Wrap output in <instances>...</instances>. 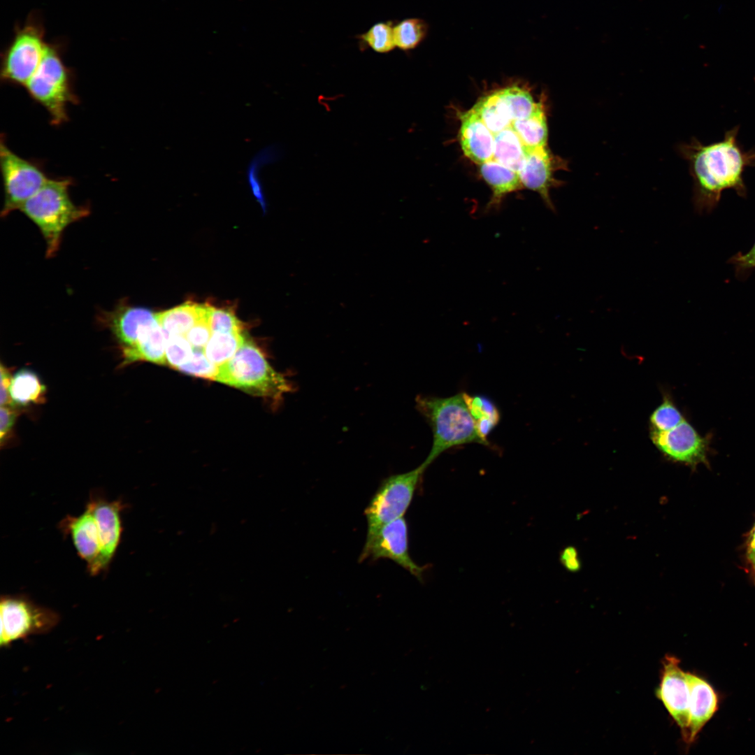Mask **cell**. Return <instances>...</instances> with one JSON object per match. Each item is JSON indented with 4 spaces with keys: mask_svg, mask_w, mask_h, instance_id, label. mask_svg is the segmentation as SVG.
<instances>
[{
    "mask_svg": "<svg viewBox=\"0 0 755 755\" xmlns=\"http://www.w3.org/2000/svg\"><path fill=\"white\" fill-rule=\"evenodd\" d=\"M739 127L727 131L718 142L704 145L696 138L679 146L682 157L689 163L693 181V201L696 210L709 213L720 201L724 190L732 189L747 195L744 173L755 166V149L745 150L738 141Z\"/></svg>",
    "mask_w": 755,
    "mask_h": 755,
    "instance_id": "obj_1",
    "label": "cell"
},
{
    "mask_svg": "<svg viewBox=\"0 0 755 755\" xmlns=\"http://www.w3.org/2000/svg\"><path fill=\"white\" fill-rule=\"evenodd\" d=\"M67 45L63 37L48 41L37 69L24 87L32 100L45 109L55 126L67 122V106L80 101L74 89L76 73L64 59Z\"/></svg>",
    "mask_w": 755,
    "mask_h": 755,
    "instance_id": "obj_2",
    "label": "cell"
},
{
    "mask_svg": "<svg viewBox=\"0 0 755 755\" xmlns=\"http://www.w3.org/2000/svg\"><path fill=\"white\" fill-rule=\"evenodd\" d=\"M72 183L69 178H49L20 209L41 231L47 258L55 256L64 230L89 214L88 206H77L71 199Z\"/></svg>",
    "mask_w": 755,
    "mask_h": 755,
    "instance_id": "obj_3",
    "label": "cell"
},
{
    "mask_svg": "<svg viewBox=\"0 0 755 755\" xmlns=\"http://www.w3.org/2000/svg\"><path fill=\"white\" fill-rule=\"evenodd\" d=\"M415 402L433 432L431 451L422 463L426 468L453 447L472 443L484 445L462 393L449 397L419 396Z\"/></svg>",
    "mask_w": 755,
    "mask_h": 755,
    "instance_id": "obj_4",
    "label": "cell"
},
{
    "mask_svg": "<svg viewBox=\"0 0 755 755\" xmlns=\"http://www.w3.org/2000/svg\"><path fill=\"white\" fill-rule=\"evenodd\" d=\"M43 14L29 12L24 22H15L13 36L0 54L2 83L24 87L38 68L48 41Z\"/></svg>",
    "mask_w": 755,
    "mask_h": 755,
    "instance_id": "obj_5",
    "label": "cell"
},
{
    "mask_svg": "<svg viewBox=\"0 0 755 755\" xmlns=\"http://www.w3.org/2000/svg\"><path fill=\"white\" fill-rule=\"evenodd\" d=\"M215 380L273 399H280L292 389L288 380L271 367L254 343L246 339L229 360L218 366Z\"/></svg>",
    "mask_w": 755,
    "mask_h": 755,
    "instance_id": "obj_6",
    "label": "cell"
},
{
    "mask_svg": "<svg viewBox=\"0 0 755 755\" xmlns=\"http://www.w3.org/2000/svg\"><path fill=\"white\" fill-rule=\"evenodd\" d=\"M0 617L1 648L31 635L47 633L60 621L57 612L21 594L1 597Z\"/></svg>",
    "mask_w": 755,
    "mask_h": 755,
    "instance_id": "obj_7",
    "label": "cell"
},
{
    "mask_svg": "<svg viewBox=\"0 0 755 755\" xmlns=\"http://www.w3.org/2000/svg\"><path fill=\"white\" fill-rule=\"evenodd\" d=\"M426 469L422 463L410 471L390 475L382 481L364 510L368 526L366 537L375 534L384 524L403 517Z\"/></svg>",
    "mask_w": 755,
    "mask_h": 755,
    "instance_id": "obj_8",
    "label": "cell"
},
{
    "mask_svg": "<svg viewBox=\"0 0 755 755\" xmlns=\"http://www.w3.org/2000/svg\"><path fill=\"white\" fill-rule=\"evenodd\" d=\"M0 169L4 192L1 217L20 210L50 178L40 162L22 158L10 150L3 134L0 143Z\"/></svg>",
    "mask_w": 755,
    "mask_h": 755,
    "instance_id": "obj_9",
    "label": "cell"
},
{
    "mask_svg": "<svg viewBox=\"0 0 755 755\" xmlns=\"http://www.w3.org/2000/svg\"><path fill=\"white\" fill-rule=\"evenodd\" d=\"M408 544V524L405 518L401 517L384 524L373 535L366 537L359 561L368 558L372 560L388 559L422 581L425 568L412 560Z\"/></svg>",
    "mask_w": 755,
    "mask_h": 755,
    "instance_id": "obj_10",
    "label": "cell"
},
{
    "mask_svg": "<svg viewBox=\"0 0 755 755\" xmlns=\"http://www.w3.org/2000/svg\"><path fill=\"white\" fill-rule=\"evenodd\" d=\"M649 437L668 460L691 467L707 463L710 437H702L685 419L669 431L649 430Z\"/></svg>",
    "mask_w": 755,
    "mask_h": 755,
    "instance_id": "obj_11",
    "label": "cell"
},
{
    "mask_svg": "<svg viewBox=\"0 0 755 755\" xmlns=\"http://www.w3.org/2000/svg\"><path fill=\"white\" fill-rule=\"evenodd\" d=\"M656 694L680 727L683 738L689 721L690 689L686 673L680 668L677 658L670 655L663 658Z\"/></svg>",
    "mask_w": 755,
    "mask_h": 755,
    "instance_id": "obj_12",
    "label": "cell"
},
{
    "mask_svg": "<svg viewBox=\"0 0 755 755\" xmlns=\"http://www.w3.org/2000/svg\"><path fill=\"white\" fill-rule=\"evenodd\" d=\"M89 502L97 524L100 550L96 559L87 570L90 575H96L107 569L119 546L122 533L121 512L123 503L119 500L109 501L96 495L91 496Z\"/></svg>",
    "mask_w": 755,
    "mask_h": 755,
    "instance_id": "obj_13",
    "label": "cell"
},
{
    "mask_svg": "<svg viewBox=\"0 0 755 755\" xmlns=\"http://www.w3.org/2000/svg\"><path fill=\"white\" fill-rule=\"evenodd\" d=\"M568 161L553 155L547 146L530 150L519 171L522 185L538 192L547 206L552 210L555 207L550 199L549 191L563 183L554 178L557 170H568Z\"/></svg>",
    "mask_w": 755,
    "mask_h": 755,
    "instance_id": "obj_14",
    "label": "cell"
},
{
    "mask_svg": "<svg viewBox=\"0 0 755 755\" xmlns=\"http://www.w3.org/2000/svg\"><path fill=\"white\" fill-rule=\"evenodd\" d=\"M686 677L690 689L689 721L682 739L691 745L717 711L719 699L714 688L705 680L689 672H686Z\"/></svg>",
    "mask_w": 755,
    "mask_h": 755,
    "instance_id": "obj_15",
    "label": "cell"
},
{
    "mask_svg": "<svg viewBox=\"0 0 755 755\" xmlns=\"http://www.w3.org/2000/svg\"><path fill=\"white\" fill-rule=\"evenodd\" d=\"M106 320L123 349L133 347L143 331L157 320V313L149 309L121 302L113 311L106 315Z\"/></svg>",
    "mask_w": 755,
    "mask_h": 755,
    "instance_id": "obj_16",
    "label": "cell"
},
{
    "mask_svg": "<svg viewBox=\"0 0 755 755\" xmlns=\"http://www.w3.org/2000/svg\"><path fill=\"white\" fill-rule=\"evenodd\" d=\"M459 141L466 157L475 163L493 159L494 135L473 109L461 117Z\"/></svg>",
    "mask_w": 755,
    "mask_h": 755,
    "instance_id": "obj_17",
    "label": "cell"
},
{
    "mask_svg": "<svg viewBox=\"0 0 755 755\" xmlns=\"http://www.w3.org/2000/svg\"><path fill=\"white\" fill-rule=\"evenodd\" d=\"M62 528L71 535L78 554L89 568L100 550L99 531L91 503L88 502L80 515L66 516L62 522Z\"/></svg>",
    "mask_w": 755,
    "mask_h": 755,
    "instance_id": "obj_18",
    "label": "cell"
},
{
    "mask_svg": "<svg viewBox=\"0 0 755 755\" xmlns=\"http://www.w3.org/2000/svg\"><path fill=\"white\" fill-rule=\"evenodd\" d=\"M166 343L164 333L157 319L143 331L133 347L122 349L123 363L147 361L164 364L166 362Z\"/></svg>",
    "mask_w": 755,
    "mask_h": 755,
    "instance_id": "obj_19",
    "label": "cell"
},
{
    "mask_svg": "<svg viewBox=\"0 0 755 755\" xmlns=\"http://www.w3.org/2000/svg\"><path fill=\"white\" fill-rule=\"evenodd\" d=\"M208 315V304L187 301L173 308L157 313L166 339L171 336H185L199 321Z\"/></svg>",
    "mask_w": 755,
    "mask_h": 755,
    "instance_id": "obj_20",
    "label": "cell"
},
{
    "mask_svg": "<svg viewBox=\"0 0 755 755\" xmlns=\"http://www.w3.org/2000/svg\"><path fill=\"white\" fill-rule=\"evenodd\" d=\"M480 173L493 192L491 206L498 205L504 196L523 186L517 171L493 159L480 164Z\"/></svg>",
    "mask_w": 755,
    "mask_h": 755,
    "instance_id": "obj_21",
    "label": "cell"
},
{
    "mask_svg": "<svg viewBox=\"0 0 755 755\" xmlns=\"http://www.w3.org/2000/svg\"><path fill=\"white\" fill-rule=\"evenodd\" d=\"M529 150L512 124L494 134L493 159L517 173L522 168Z\"/></svg>",
    "mask_w": 755,
    "mask_h": 755,
    "instance_id": "obj_22",
    "label": "cell"
},
{
    "mask_svg": "<svg viewBox=\"0 0 755 755\" xmlns=\"http://www.w3.org/2000/svg\"><path fill=\"white\" fill-rule=\"evenodd\" d=\"M9 393L13 405L25 406L43 403L45 387L36 373L24 368L11 378Z\"/></svg>",
    "mask_w": 755,
    "mask_h": 755,
    "instance_id": "obj_23",
    "label": "cell"
},
{
    "mask_svg": "<svg viewBox=\"0 0 755 755\" xmlns=\"http://www.w3.org/2000/svg\"><path fill=\"white\" fill-rule=\"evenodd\" d=\"M472 109L494 135L512 122L501 90L482 97Z\"/></svg>",
    "mask_w": 755,
    "mask_h": 755,
    "instance_id": "obj_24",
    "label": "cell"
},
{
    "mask_svg": "<svg viewBox=\"0 0 755 755\" xmlns=\"http://www.w3.org/2000/svg\"><path fill=\"white\" fill-rule=\"evenodd\" d=\"M512 125L528 150L547 146V124L542 103L530 117L514 120Z\"/></svg>",
    "mask_w": 755,
    "mask_h": 755,
    "instance_id": "obj_25",
    "label": "cell"
},
{
    "mask_svg": "<svg viewBox=\"0 0 755 755\" xmlns=\"http://www.w3.org/2000/svg\"><path fill=\"white\" fill-rule=\"evenodd\" d=\"M280 152L279 149L275 145L264 147L253 156L247 166L245 172L247 183L252 196L264 213L266 210V200L260 178V171L265 165L278 161Z\"/></svg>",
    "mask_w": 755,
    "mask_h": 755,
    "instance_id": "obj_26",
    "label": "cell"
},
{
    "mask_svg": "<svg viewBox=\"0 0 755 755\" xmlns=\"http://www.w3.org/2000/svg\"><path fill=\"white\" fill-rule=\"evenodd\" d=\"M427 22L417 17L406 18L394 24V36L396 47L409 52L417 48L429 34Z\"/></svg>",
    "mask_w": 755,
    "mask_h": 755,
    "instance_id": "obj_27",
    "label": "cell"
},
{
    "mask_svg": "<svg viewBox=\"0 0 755 755\" xmlns=\"http://www.w3.org/2000/svg\"><path fill=\"white\" fill-rule=\"evenodd\" d=\"M394 22H379L372 25L366 31L357 35L361 50L369 48L377 53L386 54L396 47L394 36Z\"/></svg>",
    "mask_w": 755,
    "mask_h": 755,
    "instance_id": "obj_28",
    "label": "cell"
},
{
    "mask_svg": "<svg viewBox=\"0 0 755 755\" xmlns=\"http://www.w3.org/2000/svg\"><path fill=\"white\" fill-rule=\"evenodd\" d=\"M245 340L242 333H213L204 347V352L213 364L219 366L235 354Z\"/></svg>",
    "mask_w": 755,
    "mask_h": 755,
    "instance_id": "obj_29",
    "label": "cell"
},
{
    "mask_svg": "<svg viewBox=\"0 0 755 755\" xmlns=\"http://www.w3.org/2000/svg\"><path fill=\"white\" fill-rule=\"evenodd\" d=\"M501 92L512 121L530 117L541 103H535L527 91L517 86H510Z\"/></svg>",
    "mask_w": 755,
    "mask_h": 755,
    "instance_id": "obj_30",
    "label": "cell"
},
{
    "mask_svg": "<svg viewBox=\"0 0 755 755\" xmlns=\"http://www.w3.org/2000/svg\"><path fill=\"white\" fill-rule=\"evenodd\" d=\"M684 419L675 406L670 396L664 392L662 403L652 412L649 417V430L669 431Z\"/></svg>",
    "mask_w": 755,
    "mask_h": 755,
    "instance_id": "obj_31",
    "label": "cell"
},
{
    "mask_svg": "<svg viewBox=\"0 0 755 755\" xmlns=\"http://www.w3.org/2000/svg\"><path fill=\"white\" fill-rule=\"evenodd\" d=\"M209 324L212 333H242L243 324L230 308H215L208 305Z\"/></svg>",
    "mask_w": 755,
    "mask_h": 755,
    "instance_id": "obj_32",
    "label": "cell"
},
{
    "mask_svg": "<svg viewBox=\"0 0 755 755\" xmlns=\"http://www.w3.org/2000/svg\"><path fill=\"white\" fill-rule=\"evenodd\" d=\"M177 369L187 374L215 380L218 366L207 358L203 349L193 348L189 358Z\"/></svg>",
    "mask_w": 755,
    "mask_h": 755,
    "instance_id": "obj_33",
    "label": "cell"
},
{
    "mask_svg": "<svg viewBox=\"0 0 755 755\" xmlns=\"http://www.w3.org/2000/svg\"><path fill=\"white\" fill-rule=\"evenodd\" d=\"M193 347L185 336H171L166 338V361L169 366L178 368L191 356Z\"/></svg>",
    "mask_w": 755,
    "mask_h": 755,
    "instance_id": "obj_34",
    "label": "cell"
},
{
    "mask_svg": "<svg viewBox=\"0 0 755 755\" xmlns=\"http://www.w3.org/2000/svg\"><path fill=\"white\" fill-rule=\"evenodd\" d=\"M462 394L475 422L484 419L499 422V411L491 401L481 396H470L467 393Z\"/></svg>",
    "mask_w": 755,
    "mask_h": 755,
    "instance_id": "obj_35",
    "label": "cell"
},
{
    "mask_svg": "<svg viewBox=\"0 0 755 755\" xmlns=\"http://www.w3.org/2000/svg\"><path fill=\"white\" fill-rule=\"evenodd\" d=\"M212 335L209 315L196 323L185 335L193 348L203 349Z\"/></svg>",
    "mask_w": 755,
    "mask_h": 755,
    "instance_id": "obj_36",
    "label": "cell"
},
{
    "mask_svg": "<svg viewBox=\"0 0 755 755\" xmlns=\"http://www.w3.org/2000/svg\"><path fill=\"white\" fill-rule=\"evenodd\" d=\"M17 412L15 408H13V405H2L1 406V428H0V439L1 443L4 442L8 434L11 431L13 426Z\"/></svg>",
    "mask_w": 755,
    "mask_h": 755,
    "instance_id": "obj_37",
    "label": "cell"
},
{
    "mask_svg": "<svg viewBox=\"0 0 755 755\" xmlns=\"http://www.w3.org/2000/svg\"><path fill=\"white\" fill-rule=\"evenodd\" d=\"M730 261L733 264L738 272H744L755 268V243L747 252H738Z\"/></svg>",
    "mask_w": 755,
    "mask_h": 755,
    "instance_id": "obj_38",
    "label": "cell"
},
{
    "mask_svg": "<svg viewBox=\"0 0 755 755\" xmlns=\"http://www.w3.org/2000/svg\"><path fill=\"white\" fill-rule=\"evenodd\" d=\"M560 560L565 568L570 572H576L581 568L578 553L574 547H566L561 554Z\"/></svg>",
    "mask_w": 755,
    "mask_h": 755,
    "instance_id": "obj_39",
    "label": "cell"
},
{
    "mask_svg": "<svg viewBox=\"0 0 755 755\" xmlns=\"http://www.w3.org/2000/svg\"><path fill=\"white\" fill-rule=\"evenodd\" d=\"M11 378L8 370L5 368L3 365H1V394H0V403L2 405H13L10 398L9 388L11 381Z\"/></svg>",
    "mask_w": 755,
    "mask_h": 755,
    "instance_id": "obj_40",
    "label": "cell"
},
{
    "mask_svg": "<svg viewBox=\"0 0 755 755\" xmlns=\"http://www.w3.org/2000/svg\"><path fill=\"white\" fill-rule=\"evenodd\" d=\"M747 555L750 563L755 570V525L749 536Z\"/></svg>",
    "mask_w": 755,
    "mask_h": 755,
    "instance_id": "obj_41",
    "label": "cell"
}]
</instances>
